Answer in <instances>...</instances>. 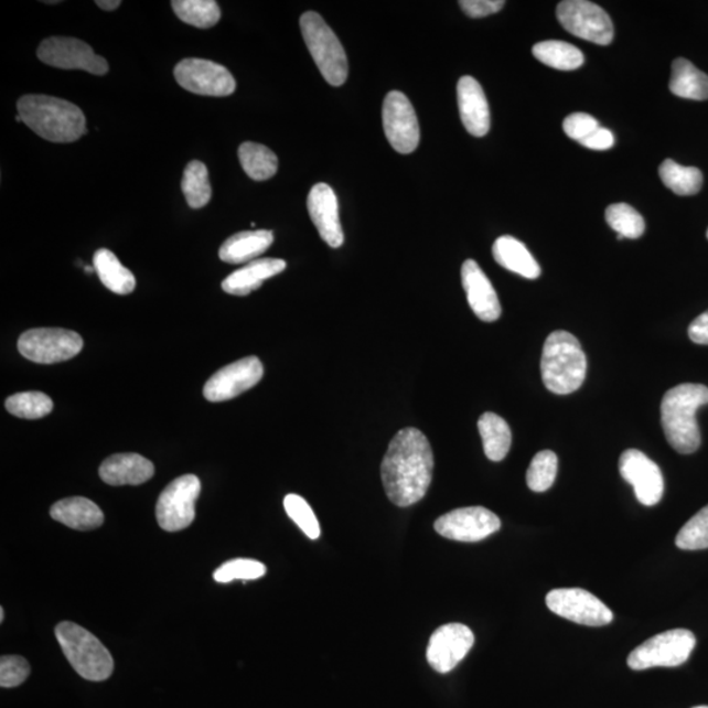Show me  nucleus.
I'll use <instances>...</instances> for the list:
<instances>
[{
  "mask_svg": "<svg viewBox=\"0 0 708 708\" xmlns=\"http://www.w3.org/2000/svg\"><path fill=\"white\" fill-rule=\"evenodd\" d=\"M182 190L186 203L192 210H201V207L210 204L212 199V186L210 182V173H207L206 165L200 161H193L183 173Z\"/></svg>",
  "mask_w": 708,
  "mask_h": 708,
  "instance_id": "473e14b6",
  "label": "nucleus"
},
{
  "mask_svg": "<svg viewBox=\"0 0 708 708\" xmlns=\"http://www.w3.org/2000/svg\"><path fill=\"white\" fill-rule=\"evenodd\" d=\"M264 367L258 357H246L222 367L204 387V397L213 403L232 400L258 385Z\"/></svg>",
  "mask_w": 708,
  "mask_h": 708,
  "instance_id": "dca6fc26",
  "label": "nucleus"
},
{
  "mask_svg": "<svg viewBox=\"0 0 708 708\" xmlns=\"http://www.w3.org/2000/svg\"><path fill=\"white\" fill-rule=\"evenodd\" d=\"M37 57L44 64L62 71H83L94 75H106L109 72L108 62L78 39H46L37 49Z\"/></svg>",
  "mask_w": 708,
  "mask_h": 708,
  "instance_id": "9b49d317",
  "label": "nucleus"
},
{
  "mask_svg": "<svg viewBox=\"0 0 708 708\" xmlns=\"http://www.w3.org/2000/svg\"><path fill=\"white\" fill-rule=\"evenodd\" d=\"M676 545L682 550L696 551L708 548V505L687 521L677 534Z\"/></svg>",
  "mask_w": 708,
  "mask_h": 708,
  "instance_id": "4c0bfd02",
  "label": "nucleus"
},
{
  "mask_svg": "<svg viewBox=\"0 0 708 708\" xmlns=\"http://www.w3.org/2000/svg\"><path fill=\"white\" fill-rule=\"evenodd\" d=\"M304 43H307L319 72L331 86H343L348 78V60L335 32L317 12H304L300 20Z\"/></svg>",
  "mask_w": 708,
  "mask_h": 708,
  "instance_id": "423d86ee",
  "label": "nucleus"
},
{
  "mask_svg": "<svg viewBox=\"0 0 708 708\" xmlns=\"http://www.w3.org/2000/svg\"><path fill=\"white\" fill-rule=\"evenodd\" d=\"M558 474V457L551 450L539 451L527 469L526 483L534 492H546L553 487Z\"/></svg>",
  "mask_w": 708,
  "mask_h": 708,
  "instance_id": "c9c22d12",
  "label": "nucleus"
},
{
  "mask_svg": "<svg viewBox=\"0 0 708 708\" xmlns=\"http://www.w3.org/2000/svg\"><path fill=\"white\" fill-rule=\"evenodd\" d=\"M533 54L539 62L557 71L571 72L584 64V54L565 41H544L533 46Z\"/></svg>",
  "mask_w": 708,
  "mask_h": 708,
  "instance_id": "c756f323",
  "label": "nucleus"
},
{
  "mask_svg": "<svg viewBox=\"0 0 708 708\" xmlns=\"http://www.w3.org/2000/svg\"><path fill=\"white\" fill-rule=\"evenodd\" d=\"M172 10L182 22L196 28H212L219 22L221 10L213 0H175Z\"/></svg>",
  "mask_w": 708,
  "mask_h": 708,
  "instance_id": "72a5a7b5",
  "label": "nucleus"
},
{
  "mask_svg": "<svg viewBox=\"0 0 708 708\" xmlns=\"http://www.w3.org/2000/svg\"><path fill=\"white\" fill-rule=\"evenodd\" d=\"M4 621V609H0V622Z\"/></svg>",
  "mask_w": 708,
  "mask_h": 708,
  "instance_id": "de8ad7c7",
  "label": "nucleus"
},
{
  "mask_svg": "<svg viewBox=\"0 0 708 708\" xmlns=\"http://www.w3.org/2000/svg\"><path fill=\"white\" fill-rule=\"evenodd\" d=\"M479 433L482 436L484 453L490 461H503L512 447V432L503 418L492 412H485L478 421Z\"/></svg>",
  "mask_w": 708,
  "mask_h": 708,
  "instance_id": "c85d7f7f",
  "label": "nucleus"
},
{
  "mask_svg": "<svg viewBox=\"0 0 708 708\" xmlns=\"http://www.w3.org/2000/svg\"><path fill=\"white\" fill-rule=\"evenodd\" d=\"M475 636L461 623H449L437 629L429 639L427 661L436 672L449 673L468 656Z\"/></svg>",
  "mask_w": 708,
  "mask_h": 708,
  "instance_id": "f3484780",
  "label": "nucleus"
},
{
  "mask_svg": "<svg viewBox=\"0 0 708 708\" xmlns=\"http://www.w3.org/2000/svg\"><path fill=\"white\" fill-rule=\"evenodd\" d=\"M561 26L576 37L597 45H609L614 37L612 19L605 10L588 0H565L557 9Z\"/></svg>",
  "mask_w": 708,
  "mask_h": 708,
  "instance_id": "1a4fd4ad",
  "label": "nucleus"
},
{
  "mask_svg": "<svg viewBox=\"0 0 708 708\" xmlns=\"http://www.w3.org/2000/svg\"><path fill=\"white\" fill-rule=\"evenodd\" d=\"M665 186L678 196H693L704 184V175L696 167H684L672 159H666L658 169Z\"/></svg>",
  "mask_w": 708,
  "mask_h": 708,
  "instance_id": "2f4dec72",
  "label": "nucleus"
},
{
  "mask_svg": "<svg viewBox=\"0 0 708 708\" xmlns=\"http://www.w3.org/2000/svg\"><path fill=\"white\" fill-rule=\"evenodd\" d=\"M462 285L474 314L483 322H495L502 317V304L494 287L474 260L463 262Z\"/></svg>",
  "mask_w": 708,
  "mask_h": 708,
  "instance_id": "aec40b11",
  "label": "nucleus"
},
{
  "mask_svg": "<svg viewBox=\"0 0 708 708\" xmlns=\"http://www.w3.org/2000/svg\"><path fill=\"white\" fill-rule=\"evenodd\" d=\"M458 107L463 127L474 137H484L491 128L487 97L472 76H462L457 86Z\"/></svg>",
  "mask_w": 708,
  "mask_h": 708,
  "instance_id": "412c9836",
  "label": "nucleus"
},
{
  "mask_svg": "<svg viewBox=\"0 0 708 708\" xmlns=\"http://www.w3.org/2000/svg\"><path fill=\"white\" fill-rule=\"evenodd\" d=\"M285 511L288 516L294 521L298 527L307 534L310 539L321 537V526L314 511L308 504L307 500L301 496L290 494L283 500Z\"/></svg>",
  "mask_w": 708,
  "mask_h": 708,
  "instance_id": "ea45409f",
  "label": "nucleus"
},
{
  "mask_svg": "<svg viewBox=\"0 0 708 708\" xmlns=\"http://www.w3.org/2000/svg\"><path fill=\"white\" fill-rule=\"evenodd\" d=\"M154 474V464L136 453L109 457L99 469L101 481L109 485H140Z\"/></svg>",
  "mask_w": 708,
  "mask_h": 708,
  "instance_id": "4be33fe9",
  "label": "nucleus"
},
{
  "mask_svg": "<svg viewBox=\"0 0 708 708\" xmlns=\"http://www.w3.org/2000/svg\"><path fill=\"white\" fill-rule=\"evenodd\" d=\"M19 352L37 364H58L78 356L83 348L79 333L62 329H36L23 333Z\"/></svg>",
  "mask_w": 708,
  "mask_h": 708,
  "instance_id": "9d476101",
  "label": "nucleus"
},
{
  "mask_svg": "<svg viewBox=\"0 0 708 708\" xmlns=\"http://www.w3.org/2000/svg\"><path fill=\"white\" fill-rule=\"evenodd\" d=\"M492 254H494L498 266L511 270L513 273L529 280H536L540 276V267L537 260L533 258L524 243L513 238V236H500L494 247H492Z\"/></svg>",
  "mask_w": 708,
  "mask_h": 708,
  "instance_id": "393cba45",
  "label": "nucleus"
},
{
  "mask_svg": "<svg viewBox=\"0 0 708 708\" xmlns=\"http://www.w3.org/2000/svg\"><path fill=\"white\" fill-rule=\"evenodd\" d=\"M51 516L60 524L81 532L95 530L104 524L101 509L86 497L61 500L52 506Z\"/></svg>",
  "mask_w": 708,
  "mask_h": 708,
  "instance_id": "b1692460",
  "label": "nucleus"
},
{
  "mask_svg": "<svg viewBox=\"0 0 708 708\" xmlns=\"http://www.w3.org/2000/svg\"><path fill=\"white\" fill-rule=\"evenodd\" d=\"M615 143L614 136L612 131L600 128L593 131L592 135L582 140L580 144L590 150H609L612 149Z\"/></svg>",
  "mask_w": 708,
  "mask_h": 708,
  "instance_id": "c03bdc74",
  "label": "nucleus"
},
{
  "mask_svg": "<svg viewBox=\"0 0 708 708\" xmlns=\"http://www.w3.org/2000/svg\"><path fill=\"white\" fill-rule=\"evenodd\" d=\"M6 408L17 418L34 420L53 411V400L44 393H19L6 400Z\"/></svg>",
  "mask_w": 708,
  "mask_h": 708,
  "instance_id": "f704fd0d",
  "label": "nucleus"
},
{
  "mask_svg": "<svg viewBox=\"0 0 708 708\" xmlns=\"http://www.w3.org/2000/svg\"><path fill=\"white\" fill-rule=\"evenodd\" d=\"M600 128L599 121L587 114L569 115L564 122L565 133L579 143Z\"/></svg>",
  "mask_w": 708,
  "mask_h": 708,
  "instance_id": "79ce46f5",
  "label": "nucleus"
},
{
  "mask_svg": "<svg viewBox=\"0 0 708 708\" xmlns=\"http://www.w3.org/2000/svg\"><path fill=\"white\" fill-rule=\"evenodd\" d=\"M201 494V482L196 475H183L167 485L157 503L159 526L169 533L190 527L196 518V502Z\"/></svg>",
  "mask_w": 708,
  "mask_h": 708,
  "instance_id": "6e6552de",
  "label": "nucleus"
},
{
  "mask_svg": "<svg viewBox=\"0 0 708 708\" xmlns=\"http://www.w3.org/2000/svg\"><path fill=\"white\" fill-rule=\"evenodd\" d=\"M267 573V567L258 560L253 559H234L226 561L217 571L214 572L213 578L221 584H227L234 580H258Z\"/></svg>",
  "mask_w": 708,
  "mask_h": 708,
  "instance_id": "58836bf2",
  "label": "nucleus"
},
{
  "mask_svg": "<svg viewBox=\"0 0 708 708\" xmlns=\"http://www.w3.org/2000/svg\"><path fill=\"white\" fill-rule=\"evenodd\" d=\"M689 337L693 343L708 345V310L694 319L689 325Z\"/></svg>",
  "mask_w": 708,
  "mask_h": 708,
  "instance_id": "a18cd8bd",
  "label": "nucleus"
},
{
  "mask_svg": "<svg viewBox=\"0 0 708 708\" xmlns=\"http://www.w3.org/2000/svg\"><path fill=\"white\" fill-rule=\"evenodd\" d=\"M620 472L624 481L633 485L639 503L645 506L661 503L664 494L662 470L641 450L624 451L620 460Z\"/></svg>",
  "mask_w": 708,
  "mask_h": 708,
  "instance_id": "a211bd4d",
  "label": "nucleus"
},
{
  "mask_svg": "<svg viewBox=\"0 0 708 708\" xmlns=\"http://www.w3.org/2000/svg\"><path fill=\"white\" fill-rule=\"evenodd\" d=\"M173 75L186 92L224 97L234 94L236 82L225 66L213 61L189 58L179 62Z\"/></svg>",
  "mask_w": 708,
  "mask_h": 708,
  "instance_id": "4468645a",
  "label": "nucleus"
},
{
  "mask_svg": "<svg viewBox=\"0 0 708 708\" xmlns=\"http://www.w3.org/2000/svg\"><path fill=\"white\" fill-rule=\"evenodd\" d=\"M384 129L388 142L399 154H411L420 142V128L411 101L405 94L391 92L384 101Z\"/></svg>",
  "mask_w": 708,
  "mask_h": 708,
  "instance_id": "ddd939ff",
  "label": "nucleus"
},
{
  "mask_svg": "<svg viewBox=\"0 0 708 708\" xmlns=\"http://www.w3.org/2000/svg\"><path fill=\"white\" fill-rule=\"evenodd\" d=\"M31 675V666L24 657L7 655L0 658V686L10 689L22 685Z\"/></svg>",
  "mask_w": 708,
  "mask_h": 708,
  "instance_id": "a19ab883",
  "label": "nucleus"
},
{
  "mask_svg": "<svg viewBox=\"0 0 708 708\" xmlns=\"http://www.w3.org/2000/svg\"><path fill=\"white\" fill-rule=\"evenodd\" d=\"M607 222L623 238H641L645 230L642 215L627 204L610 205L607 210Z\"/></svg>",
  "mask_w": 708,
  "mask_h": 708,
  "instance_id": "e433bc0d",
  "label": "nucleus"
},
{
  "mask_svg": "<svg viewBox=\"0 0 708 708\" xmlns=\"http://www.w3.org/2000/svg\"><path fill=\"white\" fill-rule=\"evenodd\" d=\"M694 708H708V706H698V707H694Z\"/></svg>",
  "mask_w": 708,
  "mask_h": 708,
  "instance_id": "09e8293b",
  "label": "nucleus"
},
{
  "mask_svg": "<svg viewBox=\"0 0 708 708\" xmlns=\"http://www.w3.org/2000/svg\"><path fill=\"white\" fill-rule=\"evenodd\" d=\"M696 636L689 630L676 629L652 636L631 652L627 665L633 671L675 668L690 657L696 647Z\"/></svg>",
  "mask_w": 708,
  "mask_h": 708,
  "instance_id": "0eeeda50",
  "label": "nucleus"
},
{
  "mask_svg": "<svg viewBox=\"0 0 708 708\" xmlns=\"http://www.w3.org/2000/svg\"><path fill=\"white\" fill-rule=\"evenodd\" d=\"M55 636L74 671L88 682H106L115 669L114 657L99 639L79 624L61 622Z\"/></svg>",
  "mask_w": 708,
  "mask_h": 708,
  "instance_id": "39448f33",
  "label": "nucleus"
},
{
  "mask_svg": "<svg viewBox=\"0 0 708 708\" xmlns=\"http://www.w3.org/2000/svg\"><path fill=\"white\" fill-rule=\"evenodd\" d=\"M96 4L99 6L101 10L114 11L121 6V2L120 0H97Z\"/></svg>",
  "mask_w": 708,
  "mask_h": 708,
  "instance_id": "49530a36",
  "label": "nucleus"
},
{
  "mask_svg": "<svg viewBox=\"0 0 708 708\" xmlns=\"http://www.w3.org/2000/svg\"><path fill=\"white\" fill-rule=\"evenodd\" d=\"M435 457L421 430H399L382 461L380 476L390 502L400 508L419 503L432 483Z\"/></svg>",
  "mask_w": 708,
  "mask_h": 708,
  "instance_id": "f257e3e1",
  "label": "nucleus"
},
{
  "mask_svg": "<svg viewBox=\"0 0 708 708\" xmlns=\"http://www.w3.org/2000/svg\"><path fill=\"white\" fill-rule=\"evenodd\" d=\"M18 114L28 128L49 142L72 143L87 133L86 117L82 109L58 97H20Z\"/></svg>",
  "mask_w": 708,
  "mask_h": 708,
  "instance_id": "f03ea898",
  "label": "nucleus"
},
{
  "mask_svg": "<svg viewBox=\"0 0 708 708\" xmlns=\"http://www.w3.org/2000/svg\"><path fill=\"white\" fill-rule=\"evenodd\" d=\"M500 527L502 521L483 506L451 511L435 523V530L440 536L458 543H479L500 530Z\"/></svg>",
  "mask_w": 708,
  "mask_h": 708,
  "instance_id": "2eb2a0df",
  "label": "nucleus"
},
{
  "mask_svg": "<svg viewBox=\"0 0 708 708\" xmlns=\"http://www.w3.org/2000/svg\"><path fill=\"white\" fill-rule=\"evenodd\" d=\"M273 240V233L269 230L235 234L219 248V259L228 264L251 261L266 253Z\"/></svg>",
  "mask_w": 708,
  "mask_h": 708,
  "instance_id": "a878e982",
  "label": "nucleus"
},
{
  "mask_svg": "<svg viewBox=\"0 0 708 708\" xmlns=\"http://www.w3.org/2000/svg\"><path fill=\"white\" fill-rule=\"evenodd\" d=\"M461 9L470 18H485L503 10L504 0H462Z\"/></svg>",
  "mask_w": 708,
  "mask_h": 708,
  "instance_id": "37998d69",
  "label": "nucleus"
},
{
  "mask_svg": "<svg viewBox=\"0 0 708 708\" xmlns=\"http://www.w3.org/2000/svg\"><path fill=\"white\" fill-rule=\"evenodd\" d=\"M94 268L104 287L116 294L127 296L136 289V277L125 268L117 256L107 248L97 249Z\"/></svg>",
  "mask_w": 708,
  "mask_h": 708,
  "instance_id": "bb28decb",
  "label": "nucleus"
},
{
  "mask_svg": "<svg viewBox=\"0 0 708 708\" xmlns=\"http://www.w3.org/2000/svg\"><path fill=\"white\" fill-rule=\"evenodd\" d=\"M707 238H708V230H707Z\"/></svg>",
  "mask_w": 708,
  "mask_h": 708,
  "instance_id": "8fccbe9b",
  "label": "nucleus"
},
{
  "mask_svg": "<svg viewBox=\"0 0 708 708\" xmlns=\"http://www.w3.org/2000/svg\"><path fill=\"white\" fill-rule=\"evenodd\" d=\"M308 210L321 238L332 248L342 247L344 233L340 224L337 197L329 184L319 183L312 186Z\"/></svg>",
  "mask_w": 708,
  "mask_h": 708,
  "instance_id": "6ab92c4d",
  "label": "nucleus"
},
{
  "mask_svg": "<svg viewBox=\"0 0 708 708\" xmlns=\"http://www.w3.org/2000/svg\"><path fill=\"white\" fill-rule=\"evenodd\" d=\"M238 155L243 170L256 182L273 178L279 170V159L267 146L245 142L240 146Z\"/></svg>",
  "mask_w": 708,
  "mask_h": 708,
  "instance_id": "7c9ffc66",
  "label": "nucleus"
},
{
  "mask_svg": "<svg viewBox=\"0 0 708 708\" xmlns=\"http://www.w3.org/2000/svg\"><path fill=\"white\" fill-rule=\"evenodd\" d=\"M546 603L553 613L584 626L601 627L613 621L612 610L584 589H554Z\"/></svg>",
  "mask_w": 708,
  "mask_h": 708,
  "instance_id": "f8f14e48",
  "label": "nucleus"
},
{
  "mask_svg": "<svg viewBox=\"0 0 708 708\" xmlns=\"http://www.w3.org/2000/svg\"><path fill=\"white\" fill-rule=\"evenodd\" d=\"M708 387L683 384L666 391L662 401V425L671 447L691 454L700 447L697 409L707 405Z\"/></svg>",
  "mask_w": 708,
  "mask_h": 708,
  "instance_id": "7ed1b4c3",
  "label": "nucleus"
},
{
  "mask_svg": "<svg viewBox=\"0 0 708 708\" xmlns=\"http://www.w3.org/2000/svg\"><path fill=\"white\" fill-rule=\"evenodd\" d=\"M587 356L572 333L554 331L544 345L540 372L548 391L568 395L578 391L587 377Z\"/></svg>",
  "mask_w": 708,
  "mask_h": 708,
  "instance_id": "20e7f679",
  "label": "nucleus"
},
{
  "mask_svg": "<svg viewBox=\"0 0 708 708\" xmlns=\"http://www.w3.org/2000/svg\"><path fill=\"white\" fill-rule=\"evenodd\" d=\"M287 268L281 259H259L247 264L222 282L227 294L245 297L258 290L262 282L280 275Z\"/></svg>",
  "mask_w": 708,
  "mask_h": 708,
  "instance_id": "5701e85b",
  "label": "nucleus"
},
{
  "mask_svg": "<svg viewBox=\"0 0 708 708\" xmlns=\"http://www.w3.org/2000/svg\"><path fill=\"white\" fill-rule=\"evenodd\" d=\"M671 93L683 99L707 100L708 75L700 72L690 61L677 58L672 65Z\"/></svg>",
  "mask_w": 708,
  "mask_h": 708,
  "instance_id": "cd10ccee",
  "label": "nucleus"
}]
</instances>
